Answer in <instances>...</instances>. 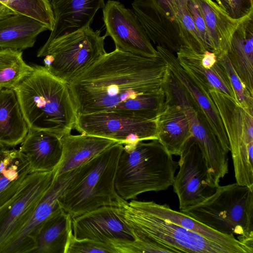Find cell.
I'll return each mask as SVG.
<instances>
[{"label": "cell", "mask_w": 253, "mask_h": 253, "mask_svg": "<svg viewBox=\"0 0 253 253\" xmlns=\"http://www.w3.org/2000/svg\"><path fill=\"white\" fill-rule=\"evenodd\" d=\"M29 173L25 156L19 150L8 149L0 161V207L17 192Z\"/></svg>", "instance_id": "cell-29"}, {"label": "cell", "mask_w": 253, "mask_h": 253, "mask_svg": "<svg viewBox=\"0 0 253 253\" xmlns=\"http://www.w3.org/2000/svg\"><path fill=\"white\" fill-rule=\"evenodd\" d=\"M158 140L171 155L180 156L192 136L187 118L181 107L166 97L157 120Z\"/></svg>", "instance_id": "cell-22"}, {"label": "cell", "mask_w": 253, "mask_h": 253, "mask_svg": "<svg viewBox=\"0 0 253 253\" xmlns=\"http://www.w3.org/2000/svg\"><path fill=\"white\" fill-rule=\"evenodd\" d=\"M180 211L253 247V187L219 185L204 201Z\"/></svg>", "instance_id": "cell-5"}, {"label": "cell", "mask_w": 253, "mask_h": 253, "mask_svg": "<svg viewBox=\"0 0 253 253\" xmlns=\"http://www.w3.org/2000/svg\"><path fill=\"white\" fill-rule=\"evenodd\" d=\"M177 59L183 69L206 89H216L235 98L228 77L218 59L211 68L204 67L201 62V54L182 46L176 53Z\"/></svg>", "instance_id": "cell-24"}, {"label": "cell", "mask_w": 253, "mask_h": 253, "mask_svg": "<svg viewBox=\"0 0 253 253\" xmlns=\"http://www.w3.org/2000/svg\"><path fill=\"white\" fill-rule=\"evenodd\" d=\"M209 92L227 136L236 182L253 187V108L216 89Z\"/></svg>", "instance_id": "cell-8"}, {"label": "cell", "mask_w": 253, "mask_h": 253, "mask_svg": "<svg viewBox=\"0 0 253 253\" xmlns=\"http://www.w3.org/2000/svg\"><path fill=\"white\" fill-rule=\"evenodd\" d=\"M7 0H0V20L5 18L3 13V3Z\"/></svg>", "instance_id": "cell-39"}, {"label": "cell", "mask_w": 253, "mask_h": 253, "mask_svg": "<svg viewBox=\"0 0 253 253\" xmlns=\"http://www.w3.org/2000/svg\"><path fill=\"white\" fill-rule=\"evenodd\" d=\"M179 157V170L172 186L181 211L202 202L212 194L215 188L210 186L206 161L193 136L187 141Z\"/></svg>", "instance_id": "cell-12"}, {"label": "cell", "mask_w": 253, "mask_h": 253, "mask_svg": "<svg viewBox=\"0 0 253 253\" xmlns=\"http://www.w3.org/2000/svg\"><path fill=\"white\" fill-rule=\"evenodd\" d=\"M56 169L29 173L17 192L0 207V252L30 219L51 186Z\"/></svg>", "instance_id": "cell-11"}, {"label": "cell", "mask_w": 253, "mask_h": 253, "mask_svg": "<svg viewBox=\"0 0 253 253\" xmlns=\"http://www.w3.org/2000/svg\"><path fill=\"white\" fill-rule=\"evenodd\" d=\"M187 0H172L173 9L178 23L183 46L202 54L206 50L187 6Z\"/></svg>", "instance_id": "cell-32"}, {"label": "cell", "mask_w": 253, "mask_h": 253, "mask_svg": "<svg viewBox=\"0 0 253 253\" xmlns=\"http://www.w3.org/2000/svg\"><path fill=\"white\" fill-rule=\"evenodd\" d=\"M232 19L241 21L253 14V0H215Z\"/></svg>", "instance_id": "cell-36"}, {"label": "cell", "mask_w": 253, "mask_h": 253, "mask_svg": "<svg viewBox=\"0 0 253 253\" xmlns=\"http://www.w3.org/2000/svg\"><path fill=\"white\" fill-rule=\"evenodd\" d=\"M156 49L158 55L167 64L170 74L184 90L192 105L203 116L212 132L230 152L229 143L222 120L209 91L183 69L173 52L159 45H156Z\"/></svg>", "instance_id": "cell-14"}, {"label": "cell", "mask_w": 253, "mask_h": 253, "mask_svg": "<svg viewBox=\"0 0 253 253\" xmlns=\"http://www.w3.org/2000/svg\"><path fill=\"white\" fill-rule=\"evenodd\" d=\"M28 131L14 90L0 89V148L14 147L21 143Z\"/></svg>", "instance_id": "cell-25"}, {"label": "cell", "mask_w": 253, "mask_h": 253, "mask_svg": "<svg viewBox=\"0 0 253 253\" xmlns=\"http://www.w3.org/2000/svg\"><path fill=\"white\" fill-rule=\"evenodd\" d=\"M62 156L56 169L59 176L72 171L117 142L97 136L71 133L61 137Z\"/></svg>", "instance_id": "cell-20"}, {"label": "cell", "mask_w": 253, "mask_h": 253, "mask_svg": "<svg viewBox=\"0 0 253 253\" xmlns=\"http://www.w3.org/2000/svg\"><path fill=\"white\" fill-rule=\"evenodd\" d=\"M19 150L29 163L30 173L55 170L62 156L61 137L42 130L29 128Z\"/></svg>", "instance_id": "cell-19"}, {"label": "cell", "mask_w": 253, "mask_h": 253, "mask_svg": "<svg viewBox=\"0 0 253 253\" xmlns=\"http://www.w3.org/2000/svg\"><path fill=\"white\" fill-rule=\"evenodd\" d=\"M102 9L105 35L112 39L116 48L143 56H158L132 9L113 0H108Z\"/></svg>", "instance_id": "cell-13"}, {"label": "cell", "mask_w": 253, "mask_h": 253, "mask_svg": "<svg viewBox=\"0 0 253 253\" xmlns=\"http://www.w3.org/2000/svg\"><path fill=\"white\" fill-rule=\"evenodd\" d=\"M152 5L163 9L171 16L175 17L173 9L172 0H146Z\"/></svg>", "instance_id": "cell-38"}, {"label": "cell", "mask_w": 253, "mask_h": 253, "mask_svg": "<svg viewBox=\"0 0 253 253\" xmlns=\"http://www.w3.org/2000/svg\"><path fill=\"white\" fill-rule=\"evenodd\" d=\"M4 6L12 15L20 14L34 19L52 31L54 16L49 0H7Z\"/></svg>", "instance_id": "cell-31"}, {"label": "cell", "mask_w": 253, "mask_h": 253, "mask_svg": "<svg viewBox=\"0 0 253 253\" xmlns=\"http://www.w3.org/2000/svg\"><path fill=\"white\" fill-rule=\"evenodd\" d=\"M178 168L158 140L123 145L115 180L118 194L127 201L149 191L167 190L172 186Z\"/></svg>", "instance_id": "cell-4"}, {"label": "cell", "mask_w": 253, "mask_h": 253, "mask_svg": "<svg viewBox=\"0 0 253 253\" xmlns=\"http://www.w3.org/2000/svg\"><path fill=\"white\" fill-rule=\"evenodd\" d=\"M75 170L59 176L55 175L51 186L38 204L30 219L2 248L0 253H31L40 227L61 208L59 198L70 183Z\"/></svg>", "instance_id": "cell-16"}, {"label": "cell", "mask_w": 253, "mask_h": 253, "mask_svg": "<svg viewBox=\"0 0 253 253\" xmlns=\"http://www.w3.org/2000/svg\"><path fill=\"white\" fill-rule=\"evenodd\" d=\"M47 30L45 25L29 17L10 16L0 20V47L19 50L32 47L37 37Z\"/></svg>", "instance_id": "cell-27"}, {"label": "cell", "mask_w": 253, "mask_h": 253, "mask_svg": "<svg viewBox=\"0 0 253 253\" xmlns=\"http://www.w3.org/2000/svg\"><path fill=\"white\" fill-rule=\"evenodd\" d=\"M166 97L185 113L192 136L197 141L206 161L209 183L215 188L228 172V153L203 116L192 105L184 90L170 74L164 86Z\"/></svg>", "instance_id": "cell-9"}, {"label": "cell", "mask_w": 253, "mask_h": 253, "mask_svg": "<svg viewBox=\"0 0 253 253\" xmlns=\"http://www.w3.org/2000/svg\"><path fill=\"white\" fill-rule=\"evenodd\" d=\"M169 75L158 55L146 57L115 48L68 85L77 115L117 112L157 117Z\"/></svg>", "instance_id": "cell-1"}, {"label": "cell", "mask_w": 253, "mask_h": 253, "mask_svg": "<svg viewBox=\"0 0 253 253\" xmlns=\"http://www.w3.org/2000/svg\"><path fill=\"white\" fill-rule=\"evenodd\" d=\"M55 23L47 46L65 36L89 27L98 10L105 5L104 0H49Z\"/></svg>", "instance_id": "cell-17"}, {"label": "cell", "mask_w": 253, "mask_h": 253, "mask_svg": "<svg viewBox=\"0 0 253 253\" xmlns=\"http://www.w3.org/2000/svg\"><path fill=\"white\" fill-rule=\"evenodd\" d=\"M208 30L214 51L227 53L232 35L240 21L231 19L212 0H193Z\"/></svg>", "instance_id": "cell-28"}, {"label": "cell", "mask_w": 253, "mask_h": 253, "mask_svg": "<svg viewBox=\"0 0 253 253\" xmlns=\"http://www.w3.org/2000/svg\"><path fill=\"white\" fill-rule=\"evenodd\" d=\"M110 244L117 253H170L161 245L147 240H114Z\"/></svg>", "instance_id": "cell-34"}, {"label": "cell", "mask_w": 253, "mask_h": 253, "mask_svg": "<svg viewBox=\"0 0 253 253\" xmlns=\"http://www.w3.org/2000/svg\"><path fill=\"white\" fill-rule=\"evenodd\" d=\"M72 219L61 208L53 213L40 227L31 253H65L73 233Z\"/></svg>", "instance_id": "cell-26"}, {"label": "cell", "mask_w": 253, "mask_h": 253, "mask_svg": "<svg viewBox=\"0 0 253 253\" xmlns=\"http://www.w3.org/2000/svg\"><path fill=\"white\" fill-rule=\"evenodd\" d=\"M158 117L117 112L77 115L74 128L82 134L110 139L123 145H134L140 141L158 140Z\"/></svg>", "instance_id": "cell-10"}, {"label": "cell", "mask_w": 253, "mask_h": 253, "mask_svg": "<svg viewBox=\"0 0 253 253\" xmlns=\"http://www.w3.org/2000/svg\"><path fill=\"white\" fill-rule=\"evenodd\" d=\"M187 6L205 48L214 52L208 30L198 5L193 0H187Z\"/></svg>", "instance_id": "cell-37"}, {"label": "cell", "mask_w": 253, "mask_h": 253, "mask_svg": "<svg viewBox=\"0 0 253 253\" xmlns=\"http://www.w3.org/2000/svg\"><path fill=\"white\" fill-rule=\"evenodd\" d=\"M7 151V149L0 148V161L5 156Z\"/></svg>", "instance_id": "cell-40"}, {"label": "cell", "mask_w": 253, "mask_h": 253, "mask_svg": "<svg viewBox=\"0 0 253 253\" xmlns=\"http://www.w3.org/2000/svg\"><path fill=\"white\" fill-rule=\"evenodd\" d=\"M117 253L110 245L88 239H77L71 234L65 253Z\"/></svg>", "instance_id": "cell-35"}, {"label": "cell", "mask_w": 253, "mask_h": 253, "mask_svg": "<svg viewBox=\"0 0 253 253\" xmlns=\"http://www.w3.org/2000/svg\"><path fill=\"white\" fill-rule=\"evenodd\" d=\"M227 55L237 75L253 95V14L240 22L232 35Z\"/></svg>", "instance_id": "cell-23"}, {"label": "cell", "mask_w": 253, "mask_h": 253, "mask_svg": "<svg viewBox=\"0 0 253 253\" xmlns=\"http://www.w3.org/2000/svg\"><path fill=\"white\" fill-rule=\"evenodd\" d=\"M132 10L150 41L176 53L183 43L176 18L142 0H134Z\"/></svg>", "instance_id": "cell-18"}, {"label": "cell", "mask_w": 253, "mask_h": 253, "mask_svg": "<svg viewBox=\"0 0 253 253\" xmlns=\"http://www.w3.org/2000/svg\"><path fill=\"white\" fill-rule=\"evenodd\" d=\"M73 235L108 245L114 240H135L119 207L102 206L72 219Z\"/></svg>", "instance_id": "cell-15"}, {"label": "cell", "mask_w": 253, "mask_h": 253, "mask_svg": "<svg viewBox=\"0 0 253 253\" xmlns=\"http://www.w3.org/2000/svg\"><path fill=\"white\" fill-rule=\"evenodd\" d=\"M33 67L14 89L29 128L51 132L60 137L71 133L77 113L68 84L44 66Z\"/></svg>", "instance_id": "cell-2"}, {"label": "cell", "mask_w": 253, "mask_h": 253, "mask_svg": "<svg viewBox=\"0 0 253 253\" xmlns=\"http://www.w3.org/2000/svg\"><path fill=\"white\" fill-rule=\"evenodd\" d=\"M106 37L89 26L42 46L37 56L44 57L49 73L69 85L106 53Z\"/></svg>", "instance_id": "cell-7"}, {"label": "cell", "mask_w": 253, "mask_h": 253, "mask_svg": "<svg viewBox=\"0 0 253 253\" xmlns=\"http://www.w3.org/2000/svg\"><path fill=\"white\" fill-rule=\"evenodd\" d=\"M217 59L224 68L234 92L235 99L242 106L253 108V95L242 82L232 66L227 53L217 54Z\"/></svg>", "instance_id": "cell-33"}, {"label": "cell", "mask_w": 253, "mask_h": 253, "mask_svg": "<svg viewBox=\"0 0 253 253\" xmlns=\"http://www.w3.org/2000/svg\"><path fill=\"white\" fill-rule=\"evenodd\" d=\"M138 202L142 207L152 214L225 246L234 253H253V247L240 242L234 236L221 234L183 212L172 210L167 204H159L154 201Z\"/></svg>", "instance_id": "cell-21"}, {"label": "cell", "mask_w": 253, "mask_h": 253, "mask_svg": "<svg viewBox=\"0 0 253 253\" xmlns=\"http://www.w3.org/2000/svg\"><path fill=\"white\" fill-rule=\"evenodd\" d=\"M119 208L135 239L157 243L171 253H234L225 246L152 214L138 201H126Z\"/></svg>", "instance_id": "cell-6"}, {"label": "cell", "mask_w": 253, "mask_h": 253, "mask_svg": "<svg viewBox=\"0 0 253 253\" xmlns=\"http://www.w3.org/2000/svg\"><path fill=\"white\" fill-rule=\"evenodd\" d=\"M21 50L0 47V90L14 89L33 71Z\"/></svg>", "instance_id": "cell-30"}, {"label": "cell", "mask_w": 253, "mask_h": 253, "mask_svg": "<svg viewBox=\"0 0 253 253\" xmlns=\"http://www.w3.org/2000/svg\"><path fill=\"white\" fill-rule=\"evenodd\" d=\"M122 144L107 148L75 170L58 202L72 218L102 206L120 207L126 201L117 193L116 173Z\"/></svg>", "instance_id": "cell-3"}]
</instances>
